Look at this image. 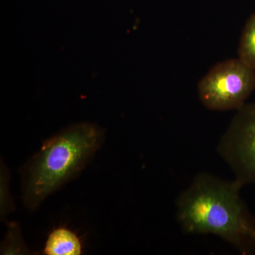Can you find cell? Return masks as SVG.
I'll return each mask as SVG.
<instances>
[{
	"instance_id": "obj_4",
	"label": "cell",
	"mask_w": 255,
	"mask_h": 255,
	"mask_svg": "<svg viewBox=\"0 0 255 255\" xmlns=\"http://www.w3.org/2000/svg\"><path fill=\"white\" fill-rule=\"evenodd\" d=\"M218 152L242 185L255 184V102L236 111Z\"/></svg>"
},
{
	"instance_id": "obj_5",
	"label": "cell",
	"mask_w": 255,
	"mask_h": 255,
	"mask_svg": "<svg viewBox=\"0 0 255 255\" xmlns=\"http://www.w3.org/2000/svg\"><path fill=\"white\" fill-rule=\"evenodd\" d=\"M82 245L77 235L66 228H58L48 236L44 248L47 255H79Z\"/></svg>"
},
{
	"instance_id": "obj_2",
	"label": "cell",
	"mask_w": 255,
	"mask_h": 255,
	"mask_svg": "<svg viewBox=\"0 0 255 255\" xmlns=\"http://www.w3.org/2000/svg\"><path fill=\"white\" fill-rule=\"evenodd\" d=\"M103 141V132L92 124H75L48 139L26 164L23 173V200L34 209L76 175Z\"/></svg>"
},
{
	"instance_id": "obj_3",
	"label": "cell",
	"mask_w": 255,
	"mask_h": 255,
	"mask_svg": "<svg viewBox=\"0 0 255 255\" xmlns=\"http://www.w3.org/2000/svg\"><path fill=\"white\" fill-rule=\"evenodd\" d=\"M197 90L208 110L237 111L255 90V68L239 58L220 62L201 78Z\"/></svg>"
},
{
	"instance_id": "obj_6",
	"label": "cell",
	"mask_w": 255,
	"mask_h": 255,
	"mask_svg": "<svg viewBox=\"0 0 255 255\" xmlns=\"http://www.w3.org/2000/svg\"><path fill=\"white\" fill-rule=\"evenodd\" d=\"M238 58L255 68V13L243 29L238 48Z\"/></svg>"
},
{
	"instance_id": "obj_1",
	"label": "cell",
	"mask_w": 255,
	"mask_h": 255,
	"mask_svg": "<svg viewBox=\"0 0 255 255\" xmlns=\"http://www.w3.org/2000/svg\"><path fill=\"white\" fill-rule=\"evenodd\" d=\"M243 186L201 173L177 201V220L184 232L213 235L242 255L255 254V217L242 199Z\"/></svg>"
},
{
	"instance_id": "obj_7",
	"label": "cell",
	"mask_w": 255,
	"mask_h": 255,
	"mask_svg": "<svg viewBox=\"0 0 255 255\" xmlns=\"http://www.w3.org/2000/svg\"><path fill=\"white\" fill-rule=\"evenodd\" d=\"M20 238L19 231L16 229V226L14 225L8 231L4 246L1 248V254H21V253H24L26 250L22 246V242Z\"/></svg>"
}]
</instances>
